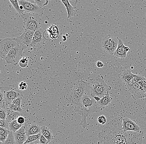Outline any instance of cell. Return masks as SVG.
<instances>
[{
  "label": "cell",
  "mask_w": 146,
  "mask_h": 144,
  "mask_svg": "<svg viewBox=\"0 0 146 144\" xmlns=\"http://www.w3.org/2000/svg\"><path fill=\"white\" fill-rule=\"evenodd\" d=\"M35 33V32L33 31L25 30L21 36L15 38V39L19 45L27 49L30 47L31 44Z\"/></svg>",
  "instance_id": "cell-11"
},
{
  "label": "cell",
  "mask_w": 146,
  "mask_h": 144,
  "mask_svg": "<svg viewBox=\"0 0 146 144\" xmlns=\"http://www.w3.org/2000/svg\"><path fill=\"white\" fill-rule=\"evenodd\" d=\"M62 2L64 6L66 8L67 11V15H68V19H70L75 15V8L71 5L69 3V1L68 0L66 1H62Z\"/></svg>",
  "instance_id": "cell-20"
},
{
  "label": "cell",
  "mask_w": 146,
  "mask_h": 144,
  "mask_svg": "<svg viewBox=\"0 0 146 144\" xmlns=\"http://www.w3.org/2000/svg\"><path fill=\"white\" fill-rule=\"evenodd\" d=\"M90 87L91 96H98L100 98L105 96L111 89V86L107 84L102 76H98L93 79L90 84Z\"/></svg>",
  "instance_id": "cell-4"
},
{
  "label": "cell",
  "mask_w": 146,
  "mask_h": 144,
  "mask_svg": "<svg viewBox=\"0 0 146 144\" xmlns=\"http://www.w3.org/2000/svg\"><path fill=\"white\" fill-rule=\"evenodd\" d=\"M43 30L41 28L35 32L33 41L30 47L34 50H39L43 46L45 39L44 37Z\"/></svg>",
  "instance_id": "cell-12"
},
{
  "label": "cell",
  "mask_w": 146,
  "mask_h": 144,
  "mask_svg": "<svg viewBox=\"0 0 146 144\" xmlns=\"http://www.w3.org/2000/svg\"><path fill=\"white\" fill-rule=\"evenodd\" d=\"M126 86L133 99L138 100L144 97V95L145 94L146 92L137 83L130 84Z\"/></svg>",
  "instance_id": "cell-13"
},
{
  "label": "cell",
  "mask_w": 146,
  "mask_h": 144,
  "mask_svg": "<svg viewBox=\"0 0 146 144\" xmlns=\"http://www.w3.org/2000/svg\"><path fill=\"white\" fill-rule=\"evenodd\" d=\"M39 143L40 144H48L49 143L47 139L42 135L40 137Z\"/></svg>",
  "instance_id": "cell-38"
},
{
  "label": "cell",
  "mask_w": 146,
  "mask_h": 144,
  "mask_svg": "<svg viewBox=\"0 0 146 144\" xmlns=\"http://www.w3.org/2000/svg\"><path fill=\"white\" fill-rule=\"evenodd\" d=\"M25 30L35 32L41 29V21L38 15L27 13L21 15Z\"/></svg>",
  "instance_id": "cell-6"
},
{
  "label": "cell",
  "mask_w": 146,
  "mask_h": 144,
  "mask_svg": "<svg viewBox=\"0 0 146 144\" xmlns=\"http://www.w3.org/2000/svg\"><path fill=\"white\" fill-rule=\"evenodd\" d=\"M46 31L50 33V37L52 39H56L59 37V29L57 26L53 25L50 26Z\"/></svg>",
  "instance_id": "cell-23"
},
{
  "label": "cell",
  "mask_w": 146,
  "mask_h": 144,
  "mask_svg": "<svg viewBox=\"0 0 146 144\" xmlns=\"http://www.w3.org/2000/svg\"><path fill=\"white\" fill-rule=\"evenodd\" d=\"M142 76L134 74L133 77H132V81H131V83L133 84L135 83H137V82L141 79Z\"/></svg>",
  "instance_id": "cell-35"
},
{
  "label": "cell",
  "mask_w": 146,
  "mask_h": 144,
  "mask_svg": "<svg viewBox=\"0 0 146 144\" xmlns=\"http://www.w3.org/2000/svg\"><path fill=\"white\" fill-rule=\"evenodd\" d=\"M113 100V98L110 96L109 95V91H108L105 96L100 98V101L98 102V104L101 108H104L108 106L110 104Z\"/></svg>",
  "instance_id": "cell-18"
},
{
  "label": "cell",
  "mask_w": 146,
  "mask_h": 144,
  "mask_svg": "<svg viewBox=\"0 0 146 144\" xmlns=\"http://www.w3.org/2000/svg\"><path fill=\"white\" fill-rule=\"evenodd\" d=\"M122 128L124 132L127 131L140 132L141 130L139 126L127 117L122 119Z\"/></svg>",
  "instance_id": "cell-14"
},
{
  "label": "cell",
  "mask_w": 146,
  "mask_h": 144,
  "mask_svg": "<svg viewBox=\"0 0 146 144\" xmlns=\"http://www.w3.org/2000/svg\"><path fill=\"white\" fill-rule=\"evenodd\" d=\"M0 89L1 92L4 96L6 109L9 108L10 104H12L14 100L24 97L23 92L14 86H2Z\"/></svg>",
  "instance_id": "cell-5"
},
{
  "label": "cell",
  "mask_w": 146,
  "mask_h": 144,
  "mask_svg": "<svg viewBox=\"0 0 146 144\" xmlns=\"http://www.w3.org/2000/svg\"><path fill=\"white\" fill-rule=\"evenodd\" d=\"M143 132H123L122 119L116 117L110 121L98 134V144H141Z\"/></svg>",
  "instance_id": "cell-1"
},
{
  "label": "cell",
  "mask_w": 146,
  "mask_h": 144,
  "mask_svg": "<svg viewBox=\"0 0 146 144\" xmlns=\"http://www.w3.org/2000/svg\"><path fill=\"white\" fill-rule=\"evenodd\" d=\"M146 98V93H145V94L144 95V97H143V98Z\"/></svg>",
  "instance_id": "cell-43"
},
{
  "label": "cell",
  "mask_w": 146,
  "mask_h": 144,
  "mask_svg": "<svg viewBox=\"0 0 146 144\" xmlns=\"http://www.w3.org/2000/svg\"><path fill=\"white\" fill-rule=\"evenodd\" d=\"M26 49L24 46L18 45L11 50L4 59L9 64L17 65L22 58L23 52Z\"/></svg>",
  "instance_id": "cell-8"
},
{
  "label": "cell",
  "mask_w": 146,
  "mask_h": 144,
  "mask_svg": "<svg viewBox=\"0 0 146 144\" xmlns=\"http://www.w3.org/2000/svg\"><path fill=\"white\" fill-rule=\"evenodd\" d=\"M23 126V125L20 124L18 123V121L16 119V120L10 122V124H9V128L10 131H12L13 133H15V132H16V131H18Z\"/></svg>",
  "instance_id": "cell-24"
},
{
  "label": "cell",
  "mask_w": 146,
  "mask_h": 144,
  "mask_svg": "<svg viewBox=\"0 0 146 144\" xmlns=\"http://www.w3.org/2000/svg\"><path fill=\"white\" fill-rule=\"evenodd\" d=\"M25 132L27 137L29 136L38 134L41 133V127L37 125H30L26 127Z\"/></svg>",
  "instance_id": "cell-17"
},
{
  "label": "cell",
  "mask_w": 146,
  "mask_h": 144,
  "mask_svg": "<svg viewBox=\"0 0 146 144\" xmlns=\"http://www.w3.org/2000/svg\"><path fill=\"white\" fill-rule=\"evenodd\" d=\"M96 65L97 66L98 68H102V67H104V64L101 61H98L97 62H96Z\"/></svg>",
  "instance_id": "cell-41"
},
{
  "label": "cell",
  "mask_w": 146,
  "mask_h": 144,
  "mask_svg": "<svg viewBox=\"0 0 146 144\" xmlns=\"http://www.w3.org/2000/svg\"><path fill=\"white\" fill-rule=\"evenodd\" d=\"M10 123L7 120H0V126L3 128L8 129L9 127Z\"/></svg>",
  "instance_id": "cell-33"
},
{
  "label": "cell",
  "mask_w": 146,
  "mask_h": 144,
  "mask_svg": "<svg viewBox=\"0 0 146 144\" xmlns=\"http://www.w3.org/2000/svg\"><path fill=\"white\" fill-rule=\"evenodd\" d=\"M118 38L109 35L103 38L102 47L105 53L113 55L118 46Z\"/></svg>",
  "instance_id": "cell-7"
},
{
  "label": "cell",
  "mask_w": 146,
  "mask_h": 144,
  "mask_svg": "<svg viewBox=\"0 0 146 144\" xmlns=\"http://www.w3.org/2000/svg\"><path fill=\"white\" fill-rule=\"evenodd\" d=\"M38 144V143H32V144Z\"/></svg>",
  "instance_id": "cell-44"
},
{
  "label": "cell",
  "mask_w": 146,
  "mask_h": 144,
  "mask_svg": "<svg viewBox=\"0 0 146 144\" xmlns=\"http://www.w3.org/2000/svg\"><path fill=\"white\" fill-rule=\"evenodd\" d=\"M91 94L90 84L83 80L75 83L70 96V101L77 106L81 98L86 95Z\"/></svg>",
  "instance_id": "cell-3"
},
{
  "label": "cell",
  "mask_w": 146,
  "mask_h": 144,
  "mask_svg": "<svg viewBox=\"0 0 146 144\" xmlns=\"http://www.w3.org/2000/svg\"><path fill=\"white\" fill-rule=\"evenodd\" d=\"M19 45L15 38H7L1 40L0 41V54L1 58L5 59L11 50Z\"/></svg>",
  "instance_id": "cell-10"
},
{
  "label": "cell",
  "mask_w": 146,
  "mask_h": 144,
  "mask_svg": "<svg viewBox=\"0 0 146 144\" xmlns=\"http://www.w3.org/2000/svg\"><path fill=\"white\" fill-rule=\"evenodd\" d=\"M130 50L128 46H125L122 39L118 38V44L116 50L114 53V56L119 58L126 57L127 52Z\"/></svg>",
  "instance_id": "cell-15"
},
{
  "label": "cell",
  "mask_w": 146,
  "mask_h": 144,
  "mask_svg": "<svg viewBox=\"0 0 146 144\" xmlns=\"http://www.w3.org/2000/svg\"><path fill=\"white\" fill-rule=\"evenodd\" d=\"M7 118L6 120L9 123L18 119L19 116L21 115L22 113L20 112L14 111L9 109H7Z\"/></svg>",
  "instance_id": "cell-22"
},
{
  "label": "cell",
  "mask_w": 146,
  "mask_h": 144,
  "mask_svg": "<svg viewBox=\"0 0 146 144\" xmlns=\"http://www.w3.org/2000/svg\"><path fill=\"white\" fill-rule=\"evenodd\" d=\"M10 2L11 3L13 6L14 7L16 11L18 12V13L21 15L25 14V12H26L24 10H22L21 9L19 3H18V1H11L10 0Z\"/></svg>",
  "instance_id": "cell-26"
},
{
  "label": "cell",
  "mask_w": 146,
  "mask_h": 144,
  "mask_svg": "<svg viewBox=\"0 0 146 144\" xmlns=\"http://www.w3.org/2000/svg\"><path fill=\"white\" fill-rule=\"evenodd\" d=\"M11 131L8 130V129L3 128V127H0V134L6 135H9Z\"/></svg>",
  "instance_id": "cell-37"
},
{
  "label": "cell",
  "mask_w": 146,
  "mask_h": 144,
  "mask_svg": "<svg viewBox=\"0 0 146 144\" xmlns=\"http://www.w3.org/2000/svg\"><path fill=\"white\" fill-rule=\"evenodd\" d=\"M97 120L99 123L103 125L106 124V123L107 121L106 116L104 115H100V116L98 117Z\"/></svg>",
  "instance_id": "cell-32"
},
{
  "label": "cell",
  "mask_w": 146,
  "mask_h": 144,
  "mask_svg": "<svg viewBox=\"0 0 146 144\" xmlns=\"http://www.w3.org/2000/svg\"><path fill=\"white\" fill-rule=\"evenodd\" d=\"M8 136L0 134V141L1 143H4L8 138Z\"/></svg>",
  "instance_id": "cell-40"
},
{
  "label": "cell",
  "mask_w": 146,
  "mask_h": 144,
  "mask_svg": "<svg viewBox=\"0 0 146 144\" xmlns=\"http://www.w3.org/2000/svg\"><path fill=\"white\" fill-rule=\"evenodd\" d=\"M1 144H17L15 139L13 132L11 131L8 135V138L5 140V142L4 143H1Z\"/></svg>",
  "instance_id": "cell-27"
},
{
  "label": "cell",
  "mask_w": 146,
  "mask_h": 144,
  "mask_svg": "<svg viewBox=\"0 0 146 144\" xmlns=\"http://www.w3.org/2000/svg\"><path fill=\"white\" fill-rule=\"evenodd\" d=\"M28 61H29V60H28V57H22L19 62V65L21 68H26L28 66Z\"/></svg>",
  "instance_id": "cell-28"
},
{
  "label": "cell",
  "mask_w": 146,
  "mask_h": 144,
  "mask_svg": "<svg viewBox=\"0 0 146 144\" xmlns=\"http://www.w3.org/2000/svg\"><path fill=\"white\" fill-rule=\"evenodd\" d=\"M134 74L132 73L131 71L126 70L121 75V78L125 86L131 83L132 77Z\"/></svg>",
  "instance_id": "cell-19"
},
{
  "label": "cell",
  "mask_w": 146,
  "mask_h": 144,
  "mask_svg": "<svg viewBox=\"0 0 146 144\" xmlns=\"http://www.w3.org/2000/svg\"><path fill=\"white\" fill-rule=\"evenodd\" d=\"M7 110L4 108L0 109V120H6L7 118Z\"/></svg>",
  "instance_id": "cell-31"
},
{
  "label": "cell",
  "mask_w": 146,
  "mask_h": 144,
  "mask_svg": "<svg viewBox=\"0 0 146 144\" xmlns=\"http://www.w3.org/2000/svg\"><path fill=\"white\" fill-rule=\"evenodd\" d=\"M103 108L96 102L91 94L84 96L80 100L76 110L82 116L80 125L84 128L87 127L86 118L90 114L100 111Z\"/></svg>",
  "instance_id": "cell-2"
},
{
  "label": "cell",
  "mask_w": 146,
  "mask_h": 144,
  "mask_svg": "<svg viewBox=\"0 0 146 144\" xmlns=\"http://www.w3.org/2000/svg\"><path fill=\"white\" fill-rule=\"evenodd\" d=\"M41 129L42 135L47 139L49 143H50L54 139L53 135L51 130L45 126L41 127Z\"/></svg>",
  "instance_id": "cell-21"
},
{
  "label": "cell",
  "mask_w": 146,
  "mask_h": 144,
  "mask_svg": "<svg viewBox=\"0 0 146 144\" xmlns=\"http://www.w3.org/2000/svg\"><path fill=\"white\" fill-rule=\"evenodd\" d=\"M18 86H19V89H20L21 91L26 90L27 88V84L25 81H23L19 84Z\"/></svg>",
  "instance_id": "cell-34"
},
{
  "label": "cell",
  "mask_w": 146,
  "mask_h": 144,
  "mask_svg": "<svg viewBox=\"0 0 146 144\" xmlns=\"http://www.w3.org/2000/svg\"><path fill=\"white\" fill-rule=\"evenodd\" d=\"M33 1L34 3L42 9L44 6L47 5L49 2L47 0H40V1L33 0Z\"/></svg>",
  "instance_id": "cell-29"
},
{
  "label": "cell",
  "mask_w": 146,
  "mask_h": 144,
  "mask_svg": "<svg viewBox=\"0 0 146 144\" xmlns=\"http://www.w3.org/2000/svg\"><path fill=\"white\" fill-rule=\"evenodd\" d=\"M93 98H94V100H95L96 102H99V101H100V97H98V96H94V97H93Z\"/></svg>",
  "instance_id": "cell-42"
},
{
  "label": "cell",
  "mask_w": 146,
  "mask_h": 144,
  "mask_svg": "<svg viewBox=\"0 0 146 144\" xmlns=\"http://www.w3.org/2000/svg\"><path fill=\"white\" fill-rule=\"evenodd\" d=\"M26 127L23 125L16 132L13 133L15 139L17 144H24L26 142L27 136L26 134Z\"/></svg>",
  "instance_id": "cell-16"
},
{
  "label": "cell",
  "mask_w": 146,
  "mask_h": 144,
  "mask_svg": "<svg viewBox=\"0 0 146 144\" xmlns=\"http://www.w3.org/2000/svg\"><path fill=\"white\" fill-rule=\"evenodd\" d=\"M8 109L11 110V111H16L20 112V113H22L23 111V110L21 108H19L15 105L14 104H10V105Z\"/></svg>",
  "instance_id": "cell-30"
},
{
  "label": "cell",
  "mask_w": 146,
  "mask_h": 144,
  "mask_svg": "<svg viewBox=\"0 0 146 144\" xmlns=\"http://www.w3.org/2000/svg\"><path fill=\"white\" fill-rule=\"evenodd\" d=\"M42 134L41 133L38 134L33 135L29 136L27 137V140L24 144H29L32 143L34 142H36V141L40 140Z\"/></svg>",
  "instance_id": "cell-25"
},
{
  "label": "cell",
  "mask_w": 146,
  "mask_h": 144,
  "mask_svg": "<svg viewBox=\"0 0 146 144\" xmlns=\"http://www.w3.org/2000/svg\"><path fill=\"white\" fill-rule=\"evenodd\" d=\"M17 120L18 123L22 125H23L24 124L25 122V118L23 116H22V115L19 116Z\"/></svg>",
  "instance_id": "cell-39"
},
{
  "label": "cell",
  "mask_w": 146,
  "mask_h": 144,
  "mask_svg": "<svg viewBox=\"0 0 146 144\" xmlns=\"http://www.w3.org/2000/svg\"><path fill=\"white\" fill-rule=\"evenodd\" d=\"M23 98H18L14 100L13 102V104H14L19 108H21V103L22 99Z\"/></svg>",
  "instance_id": "cell-36"
},
{
  "label": "cell",
  "mask_w": 146,
  "mask_h": 144,
  "mask_svg": "<svg viewBox=\"0 0 146 144\" xmlns=\"http://www.w3.org/2000/svg\"><path fill=\"white\" fill-rule=\"evenodd\" d=\"M18 3L21 9L27 13L38 15L40 17L43 14V9L34 3L33 0L18 1Z\"/></svg>",
  "instance_id": "cell-9"
}]
</instances>
